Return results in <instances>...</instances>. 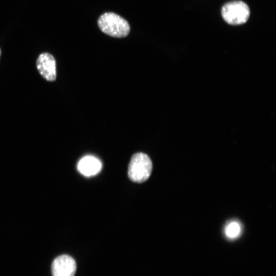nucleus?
Returning a JSON list of instances; mask_svg holds the SVG:
<instances>
[{
	"instance_id": "7",
	"label": "nucleus",
	"mask_w": 276,
	"mask_h": 276,
	"mask_svg": "<svg viewBox=\"0 0 276 276\" xmlns=\"http://www.w3.org/2000/svg\"><path fill=\"white\" fill-rule=\"evenodd\" d=\"M242 228L239 222L232 221L227 223L225 227V234L229 239H235L239 236Z\"/></svg>"
},
{
	"instance_id": "5",
	"label": "nucleus",
	"mask_w": 276,
	"mask_h": 276,
	"mask_svg": "<svg viewBox=\"0 0 276 276\" xmlns=\"http://www.w3.org/2000/svg\"><path fill=\"white\" fill-rule=\"evenodd\" d=\"M36 67L46 80L54 81L56 78V63L53 56L48 53H41L36 60Z\"/></svg>"
},
{
	"instance_id": "1",
	"label": "nucleus",
	"mask_w": 276,
	"mask_h": 276,
	"mask_svg": "<svg viewBox=\"0 0 276 276\" xmlns=\"http://www.w3.org/2000/svg\"><path fill=\"white\" fill-rule=\"evenodd\" d=\"M98 24L103 33L114 37H126L130 31V26L127 20L112 12H106L101 15Z\"/></svg>"
},
{
	"instance_id": "8",
	"label": "nucleus",
	"mask_w": 276,
	"mask_h": 276,
	"mask_svg": "<svg viewBox=\"0 0 276 276\" xmlns=\"http://www.w3.org/2000/svg\"><path fill=\"white\" fill-rule=\"evenodd\" d=\"M1 49H0V56H1Z\"/></svg>"
},
{
	"instance_id": "2",
	"label": "nucleus",
	"mask_w": 276,
	"mask_h": 276,
	"mask_svg": "<svg viewBox=\"0 0 276 276\" xmlns=\"http://www.w3.org/2000/svg\"><path fill=\"white\" fill-rule=\"evenodd\" d=\"M152 170V163L150 157L143 153H136L130 161L128 175L133 182H143L150 177Z\"/></svg>"
},
{
	"instance_id": "3",
	"label": "nucleus",
	"mask_w": 276,
	"mask_h": 276,
	"mask_svg": "<svg viewBox=\"0 0 276 276\" xmlns=\"http://www.w3.org/2000/svg\"><path fill=\"white\" fill-rule=\"evenodd\" d=\"M221 15L227 24L238 25L247 21L250 15V10L245 3L241 1H234L223 6Z\"/></svg>"
},
{
	"instance_id": "6",
	"label": "nucleus",
	"mask_w": 276,
	"mask_h": 276,
	"mask_svg": "<svg viewBox=\"0 0 276 276\" xmlns=\"http://www.w3.org/2000/svg\"><path fill=\"white\" fill-rule=\"evenodd\" d=\"M101 161L91 155H87L82 158L77 165L78 170L85 176L96 175L101 171Z\"/></svg>"
},
{
	"instance_id": "4",
	"label": "nucleus",
	"mask_w": 276,
	"mask_h": 276,
	"mask_svg": "<svg viewBox=\"0 0 276 276\" xmlns=\"http://www.w3.org/2000/svg\"><path fill=\"white\" fill-rule=\"evenodd\" d=\"M76 269L75 260L66 255L57 257L52 264L53 276H74Z\"/></svg>"
}]
</instances>
